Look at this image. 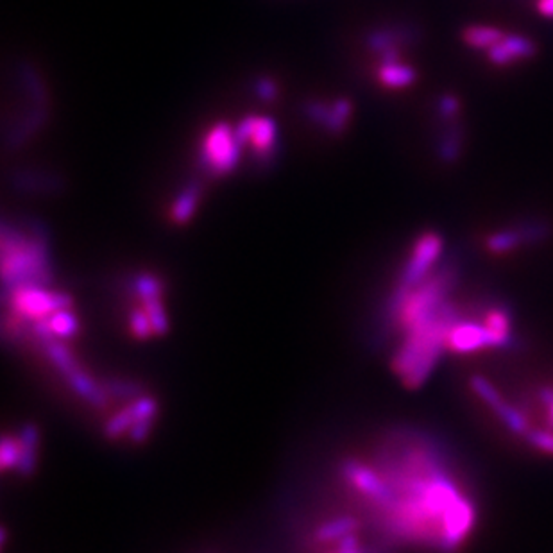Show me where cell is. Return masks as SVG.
<instances>
[{
  "label": "cell",
  "mask_w": 553,
  "mask_h": 553,
  "mask_svg": "<svg viewBox=\"0 0 553 553\" xmlns=\"http://www.w3.org/2000/svg\"><path fill=\"white\" fill-rule=\"evenodd\" d=\"M424 448L411 450L394 471L383 479L393 489V500L383 509L389 530L407 541L455 553L473 534L477 509L444 461Z\"/></svg>",
  "instance_id": "obj_1"
},
{
  "label": "cell",
  "mask_w": 553,
  "mask_h": 553,
  "mask_svg": "<svg viewBox=\"0 0 553 553\" xmlns=\"http://www.w3.org/2000/svg\"><path fill=\"white\" fill-rule=\"evenodd\" d=\"M459 319V306L448 301L432 319L405 330V341L393 358V369L405 387L419 389L430 378L448 349V335Z\"/></svg>",
  "instance_id": "obj_2"
},
{
  "label": "cell",
  "mask_w": 553,
  "mask_h": 553,
  "mask_svg": "<svg viewBox=\"0 0 553 553\" xmlns=\"http://www.w3.org/2000/svg\"><path fill=\"white\" fill-rule=\"evenodd\" d=\"M51 279L53 269L45 240L5 224L2 229L4 288L13 292L20 286H45Z\"/></svg>",
  "instance_id": "obj_3"
},
{
  "label": "cell",
  "mask_w": 553,
  "mask_h": 553,
  "mask_svg": "<svg viewBox=\"0 0 553 553\" xmlns=\"http://www.w3.org/2000/svg\"><path fill=\"white\" fill-rule=\"evenodd\" d=\"M442 251H444V238L437 231H424L417 237L412 253L403 267L400 283L393 292L391 315L400 308L407 294L432 275Z\"/></svg>",
  "instance_id": "obj_4"
},
{
  "label": "cell",
  "mask_w": 553,
  "mask_h": 553,
  "mask_svg": "<svg viewBox=\"0 0 553 553\" xmlns=\"http://www.w3.org/2000/svg\"><path fill=\"white\" fill-rule=\"evenodd\" d=\"M201 165L209 176L224 178L231 174L244 154L237 130L226 122L213 124L201 140Z\"/></svg>",
  "instance_id": "obj_5"
},
{
  "label": "cell",
  "mask_w": 553,
  "mask_h": 553,
  "mask_svg": "<svg viewBox=\"0 0 553 553\" xmlns=\"http://www.w3.org/2000/svg\"><path fill=\"white\" fill-rule=\"evenodd\" d=\"M13 310L31 321L49 319L53 314L72 306V297L45 286H20L11 292Z\"/></svg>",
  "instance_id": "obj_6"
},
{
  "label": "cell",
  "mask_w": 553,
  "mask_h": 553,
  "mask_svg": "<svg viewBox=\"0 0 553 553\" xmlns=\"http://www.w3.org/2000/svg\"><path fill=\"white\" fill-rule=\"evenodd\" d=\"M235 130L244 149H251L260 161L273 160L277 149V128L271 117L247 115Z\"/></svg>",
  "instance_id": "obj_7"
},
{
  "label": "cell",
  "mask_w": 553,
  "mask_h": 553,
  "mask_svg": "<svg viewBox=\"0 0 553 553\" xmlns=\"http://www.w3.org/2000/svg\"><path fill=\"white\" fill-rule=\"evenodd\" d=\"M343 473L346 477L347 482L353 485L360 494H364L367 500H371L380 510H383L391 500H393V489L380 475L376 470L371 466L349 459L343 464Z\"/></svg>",
  "instance_id": "obj_8"
},
{
  "label": "cell",
  "mask_w": 553,
  "mask_h": 553,
  "mask_svg": "<svg viewBox=\"0 0 553 553\" xmlns=\"http://www.w3.org/2000/svg\"><path fill=\"white\" fill-rule=\"evenodd\" d=\"M505 343L496 337L482 323L457 321L448 335V351L457 354H471L482 349H505Z\"/></svg>",
  "instance_id": "obj_9"
},
{
  "label": "cell",
  "mask_w": 553,
  "mask_h": 553,
  "mask_svg": "<svg viewBox=\"0 0 553 553\" xmlns=\"http://www.w3.org/2000/svg\"><path fill=\"white\" fill-rule=\"evenodd\" d=\"M485 54L494 67H510L534 58L538 54V45L529 36L507 33L503 40L485 51Z\"/></svg>",
  "instance_id": "obj_10"
},
{
  "label": "cell",
  "mask_w": 553,
  "mask_h": 553,
  "mask_svg": "<svg viewBox=\"0 0 553 553\" xmlns=\"http://www.w3.org/2000/svg\"><path fill=\"white\" fill-rule=\"evenodd\" d=\"M305 112L315 124L326 128L328 133L343 135L353 117V104L343 97V99H335L330 104L312 102L310 106H306Z\"/></svg>",
  "instance_id": "obj_11"
},
{
  "label": "cell",
  "mask_w": 553,
  "mask_h": 553,
  "mask_svg": "<svg viewBox=\"0 0 553 553\" xmlns=\"http://www.w3.org/2000/svg\"><path fill=\"white\" fill-rule=\"evenodd\" d=\"M417 34L414 27L407 25H394V27H378L374 29L365 44L369 51L376 56L387 53V51H403L405 45L414 44Z\"/></svg>",
  "instance_id": "obj_12"
},
{
  "label": "cell",
  "mask_w": 553,
  "mask_h": 553,
  "mask_svg": "<svg viewBox=\"0 0 553 553\" xmlns=\"http://www.w3.org/2000/svg\"><path fill=\"white\" fill-rule=\"evenodd\" d=\"M20 442V461L16 466V473L20 477H31L38 464V450H40V430L36 424L22 426L18 433Z\"/></svg>",
  "instance_id": "obj_13"
},
{
  "label": "cell",
  "mask_w": 553,
  "mask_h": 553,
  "mask_svg": "<svg viewBox=\"0 0 553 553\" xmlns=\"http://www.w3.org/2000/svg\"><path fill=\"white\" fill-rule=\"evenodd\" d=\"M376 81L387 90H405L417 81V70L402 60L382 62L376 69Z\"/></svg>",
  "instance_id": "obj_14"
},
{
  "label": "cell",
  "mask_w": 553,
  "mask_h": 553,
  "mask_svg": "<svg viewBox=\"0 0 553 553\" xmlns=\"http://www.w3.org/2000/svg\"><path fill=\"white\" fill-rule=\"evenodd\" d=\"M65 382L69 383L70 389L82 400H86L93 407H102L106 403V391L102 385H99L88 373H84L79 365L65 376Z\"/></svg>",
  "instance_id": "obj_15"
},
{
  "label": "cell",
  "mask_w": 553,
  "mask_h": 553,
  "mask_svg": "<svg viewBox=\"0 0 553 553\" xmlns=\"http://www.w3.org/2000/svg\"><path fill=\"white\" fill-rule=\"evenodd\" d=\"M464 149V126L457 121L444 124V131L437 141V156L442 163L453 165L459 161Z\"/></svg>",
  "instance_id": "obj_16"
},
{
  "label": "cell",
  "mask_w": 553,
  "mask_h": 553,
  "mask_svg": "<svg viewBox=\"0 0 553 553\" xmlns=\"http://www.w3.org/2000/svg\"><path fill=\"white\" fill-rule=\"evenodd\" d=\"M201 203V187L198 183H190L185 187L174 199L170 208V218L174 224H187L198 211Z\"/></svg>",
  "instance_id": "obj_17"
},
{
  "label": "cell",
  "mask_w": 553,
  "mask_h": 553,
  "mask_svg": "<svg viewBox=\"0 0 553 553\" xmlns=\"http://www.w3.org/2000/svg\"><path fill=\"white\" fill-rule=\"evenodd\" d=\"M507 33L494 25H468L462 31V42L475 51H489L492 45L503 40Z\"/></svg>",
  "instance_id": "obj_18"
},
{
  "label": "cell",
  "mask_w": 553,
  "mask_h": 553,
  "mask_svg": "<svg viewBox=\"0 0 553 553\" xmlns=\"http://www.w3.org/2000/svg\"><path fill=\"white\" fill-rule=\"evenodd\" d=\"M525 246V238L518 226L498 229L485 238V247L492 255H507Z\"/></svg>",
  "instance_id": "obj_19"
},
{
  "label": "cell",
  "mask_w": 553,
  "mask_h": 553,
  "mask_svg": "<svg viewBox=\"0 0 553 553\" xmlns=\"http://www.w3.org/2000/svg\"><path fill=\"white\" fill-rule=\"evenodd\" d=\"M356 529H358V521L354 518H351V516L335 518L317 529L315 539L319 543H339L347 536H353L356 532Z\"/></svg>",
  "instance_id": "obj_20"
},
{
  "label": "cell",
  "mask_w": 553,
  "mask_h": 553,
  "mask_svg": "<svg viewBox=\"0 0 553 553\" xmlns=\"http://www.w3.org/2000/svg\"><path fill=\"white\" fill-rule=\"evenodd\" d=\"M471 389L498 417L507 411L509 403L501 398L498 389L489 380H485L484 376H479V374L473 376L471 378Z\"/></svg>",
  "instance_id": "obj_21"
},
{
  "label": "cell",
  "mask_w": 553,
  "mask_h": 553,
  "mask_svg": "<svg viewBox=\"0 0 553 553\" xmlns=\"http://www.w3.org/2000/svg\"><path fill=\"white\" fill-rule=\"evenodd\" d=\"M45 354L51 360V364L60 371V374L65 378L69 373H72L79 364L75 362L73 354L70 353L69 347L65 346L60 341H51L45 344Z\"/></svg>",
  "instance_id": "obj_22"
},
{
  "label": "cell",
  "mask_w": 553,
  "mask_h": 553,
  "mask_svg": "<svg viewBox=\"0 0 553 553\" xmlns=\"http://www.w3.org/2000/svg\"><path fill=\"white\" fill-rule=\"evenodd\" d=\"M47 321L56 339H72L79 332V321L70 308L53 314Z\"/></svg>",
  "instance_id": "obj_23"
},
{
  "label": "cell",
  "mask_w": 553,
  "mask_h": 553,
  "mask_svg": "<svg viewBox=\"0 0 553 553\" xmlns=\"http://www.w3.org/2000/svg\"><path fill=\"white\" fill-rule=\"evenodd\" d=\"M143 310L147 312V315H149V319H150L154 335H160V337H161V335H167L169 330H170V323H169L165 306H163V303H161V297H160V299L143 301Z\"/></svg>",
  "instance_id": "obj_24"
},
{
  "label": "cell",
  "mask_w": 553,
  "mask_h": 553,
  "mask_svg": "<svg viewBox=\"0 0 553 553\" xmlns=\"http://www.w3.org/2000/svg\"><path fill=\"white\" fill-rule=\"evenodd\" d=\"M133 288L141 299V303L149 301V299H160L163 294V283L154 275H147V273L135 277Z\"/></svg>",
  "instance_id": "obj_25"
},
{
  "label": "cell",
  "mask_w": 553,
  "mask_h": 553,
  "mask_svg": "<svg viewBox=\"0 0 553 553\" xmlns=\"http://www.w3.org/2000/svg\"><path fill=\"white\" fill-rule=\"evenodd\" d=\"M20 461V442L18 437L4 435L0 441V468L2 471L16 470Z\"/></svg>",
  "instance_id": "obj_26"
},
{
  "label": "cell",
  "mask_w": 553,
  "mask_h": 553,
  "mask_svg": "<svg viewBox=\"0 0 553 553\" xmlns=\"http://www.w3.org/2000/svg\"><path fill=\"white\" fill-rule=\"evenodd\" d=\"M133 422H135V419L131 414V409L128 407V409L121 411L119 414L112 415L108 419V422L104 424V437L106 439H119V437H122L124 433L130 432Z\"/></svg>",
  "instance_id": "obj_27"
},
{
  "label": "cell",
  "mask_w": 553,
  "mask_h": 553,
  "mask_svg": "<svg viewBox=\"0 0 553 553\" xmlns=\"http://www.w3.org/2000/svg\"><path fill=\"white\" fill-rule=\"evenodd\" d=\"M461 99L455 93H444L437 101V117L442 124H451L459 121L461 115Z\"/></svg>",
  "instance_id": "obj_28"
},
{
  "label": "cell",
  "mask_w": 553,
  "mask_h": 553,
  "mask_svg": "<svg viewBox=\"0 0 553 553\" xmlns=\"http://www.w3.org/2000/svg\"><path fill=\"white\" fill-rule=\"evenodd\" d=\"M104 391L108 396H113L117 400H137L143 394V389L135 382H122V380H110L104 385Z\"/></svg>",
  "instance_id": "obj_29"
},
{
  "label": "cell",
  "mask_w": 553,
  "mask_h": 553,
  "mask_svg": "<svg viewBox=\"0 0 553 553\" xmlns=\"http://www.w3.org/2000/svg\"><path fill=\"white\" fill-rule=\"evenodd\" d=\"M131 414L135 421H154L158 415V402L152 396H145L141 394L137 400H133V403L130 405Z\"/></svg>",
  "instance_id": "obj_30"
},
{
  "label": "cell",
  "mask_w": 553,
  "mask_h": 553,
  "mask_svg": "<svg viewBox=\"0 0 553 553\" xmlns=\"http://www.w3.org/2000/svg\"><path fill=\"white\" fill-rule=\"evenodd\" d=\"M527 441L538 451L553 457V428H532L527 435Z\"/></svg>",
  "instance_id": "obj_31"
},
{
  "label": "cell",
  "mask_w": 553,
  "mask_h": 553,
  "mask_svg": "<svg viewBox=\"0 0 553 553\" xmlns=\"http://www.w3.org/2000/svg\"><path fill=\"white\" fill-rule=\"evenodd\" d=\"M130 326H131V334L140 339V341H147L149 337L154 335L150 319L147 315V312L143 308H137L131 312L130 315Z\"/></svg>",
  "instance_id": "obj_32"
},
{
  "label": "cell",
  "mask_w": 553,
  "mask_h": 553,
  "mask_svg": "<svg viewBox=\"0 0 553 553\" xmlns=\"http://www.w3.org/2000/svg\"><path fill=\"white\" fill-rule=\"evenodd\" d=\"M152 426H154V421H135L133 426L130 428V439L135 442V444H141L147 441V437L150 435L152 432Z\"/></svg>",
  "instance_id": "obj_33"
},
{
  "label": "cell",
  "mask_w": 553,
  "mask_h": 553,
  "mask_svg": "<svg viewBox=\"0 0 553 553\" xmlns=\"http://www.w3.org/2000/svg\"><path fill=\"white\" fill-rule=\"evenodd\" d=\"M335 553H364L362 552V547H360V541L353 536H347L343 541H339V547Z\"/></svg>",
  "instance_id": "obj_34"
},
{
  "label": "cell",
  "mask_w": 553,
  "mask_h": 553,
  "mask_svg": "<svg viewBox=\"0 0 553 553\" xmlns=\"http://www.w3.org/2000/svg\"><path fill=\"white\" fill-rule=\"evenodd\" d=\"M258 95L262 99H266V101L275 99L276 97V84L273 81H269V79L267 81L266 79L258 81Z\"/></svg>",
  "instance_id": "obj_35"
},
{
  "label": "cell",
  "mask_w": 553,
  "mask_h": 553,
  "mask_svg": "<svg viewBox=\"0 0 553 553\" xmlns=\"http://www.w3.org/2000/svg\"><path fill=\"white\" fill-rule=\"evenodd\" d=\"M538 11L543 16L553 18V0H538Z\"/></svg>",
  "instance_id": "obj_36"
}]
</instances>
